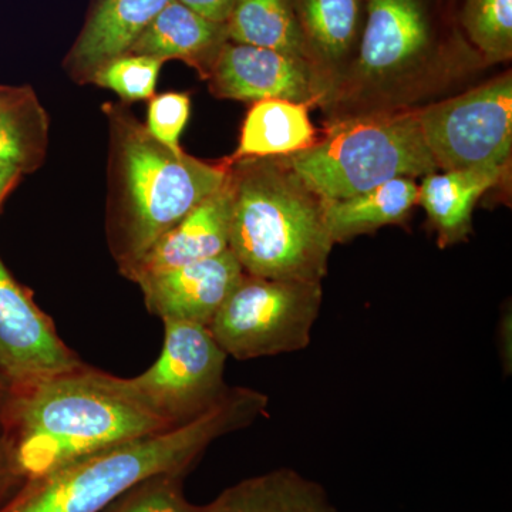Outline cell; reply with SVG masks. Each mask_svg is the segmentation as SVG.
Segmentation results:
<instances>
[{
	"label": "cell",
	"mask_w": 512,
	"mask_h": 512,
	"mask_svg": "<svg viewBox=\"0 0 512 512\" xmlns=\"http://www.w3.org/2000/svg\"><path fill=\"white\" fill-rule=\"evenodd\" d=\"M167 430L120 389L116 376L86 365L9 390L0 420V436L25 480Z\"/></svg>",
	"instance_id": "1"
},
{
	"label": "cell",
	"mask_w": 512,
	"mask_h": 512,
	"mask_svg": "<svg viewBox=\"0 0 512 512\" xmlns=\"http://www.w3.org/2000/svg\"><path fill=\"white\" fill-rule=\"evenodd\" d=\"M269 399L248 387H229L198 419L121 444L23 481L0 512H101L134 485L157 474H183L215 440L265 416Z\"/></svg>",
	"instance_id": "2"
},
{
	"label": "cell",
	"mask_w": 512,
	"mask_h": 512,
	"mask_svg": "<svg viewBox=\"0 0 512 512\" xmlns=\"http://www.w3.org/2000/svg\"><path fill=\"white\" fill-rule=\"evenodd\" d=\"M229 251L245 274L322 284L333 242L325 204L276 157L231 164Z\"/></svg>",
	"instance_id": "3"
},
{
	"label": "cell",
	"mask_w": 512,
	"mask_h": 512,
	"mask_svg": "<svg viewBox=\"0 0 512 512\" xmlns=\"http://www.w3.org/2000/svg\"><path fill=\"white\" fill-rule=\"evenodd\" d=\"M113 138L114 202L109 239L120 274L164 232L220 190L231 164L173 153L128 111L107 107Z\"/></svg>",
	"instance_id": "4"
},
{
	"label": "cell",
	"mask_w": 512,
	"mask_h": 512,
	"mask_svg": "<svg viewBox=\"0 0 512 512\" xmlns=\"http://www.w3.org/2000/svg\"><path fill=\"white\" fill-rule=\"evenodd\" d=\"M281 158L322 202L346 200L393 178L439 170L417 111L338 121L315 146Z\"/></svg>",
	"instance_id": "5"
},
{
	"label": "cell",
	"mask_w": 512,
	"mask_h": 512,
	"mask_svg": "<svg viewBox=\"0 0 512 512\" xmlns=\"http://www.w3.org/2000/svg\"><path fill=\"white\" fill-rule=\"evenodd\" d=\"M322 284L244 275L208 330L238 360L308 348L322 306Z\"/></svg>",
	"instance_id": "6"
},
{
	"label": "cell",
	"mask_w": 512,
	"mask_h": 512,
	"mask_svg": "<svg viewBox=\"0 0 512 512\" xmlns=\"http://www.w3.org/2000/svg\"><path fill=\"white\" fill-rule=\"evenodd\" d=\"M163 323L164 345L156 363L133 379L117 377V384L138 406L175 429L207 413L228 392V356L207 326Z\"/></svg>",
	"instance_id": "7"
},
{
	"label": "cell",
	"mask_w": 512,
	"mask_h": 512,
	"mask_svg": "<svg viewBox=\"0 0 512 512\" xmlns=\"http://www.w3.org/2000/svg\"><path fill=\"white\" fill-rule=\"evenodd\" d=\"M437 168L507 167L512 148L511 74L417 111Z\"/></svg>",
	"instance_id": "8"
},
{
	"label": "cell",
	"mask_w": 512,
	"mask_h": 512,
	"mask_svg": "<svg viewBox=\"0 0 512 512\" xmlns=\"http://www.w3.org/2000/svg\"><path fill=\"white\" fill-rule=\"evenodd\" d=\"M460 46L450 0H366L353 70L365 82L412 72Z\"/></svg>",
	"instance_id": "9"
},
{
	"label": "cell",
	"mask_w": 512,
	"mask_h": 512,
	"mask_svg": "<svg viewBox=\"0 0 512 512\" xmlns=\"http://www.w3.org/2000/svg\"><path fill=\"white\" fill-rule=\"evenodd\" d=\"M57 335L53 320L0 259V379L9 390L83 366Z\"/></svg>",
	"instance_id": "10"
},
{
	"label": "cell",
	"mask_w": 512,
	"mask_h": 512,
	"mask_svg": "<svg viewBox=\"0 0 512 512\" xmlns=\"http://www.w3.org/2000/svg\"><path fill=\"white\" fill-rule=\"evenodd\" d=\"M320 73L316 64L301 57L228 40L207 80L221 99L313 103L319 97Z\"/></svg>",
	"instance_id": "11"
},
{
	"label": "cell",
	"mask_w": 512,
	"mask_h": 512,
	"mask_svg": "<svg viewBox=\"0 0 512 512\" xmlns=\"http://www.w3.org/2000/svg\"><path fill=\"white\" fill-rule=\"evenodd\" d=\"M245 272L231 251L138 282L148 312L163 322L210 326Z\"/></svg>",
	"instance_id": "12"
},
{
	"label": "cell",
	"mask_w": 512,
	"mask_h": 512,
	"mask_svg": "<svg viewBox=\"0 0 512 512\" xmlns=\"http://www.w3.org/2000/svg\"><path fill=\"white\" fill-rule=\"evenodd\" d=\"M231 171L227 181L183 220L164 232L153 247L121 275L134 284L165 271L214 258L229 249L232 214Z\"/></svg>",
	"instance_id": "13"
},
{
	"label": "cell",
	"mask_w": 512,
	"mask_h": 512,
	"mask_svg": "<svg viewBox=\"0 0 512 512\" xmlns=\"http://www.w3.org/2000/svg\"><path fill=\"white\" fill-rule=\"evenodd\" d=\"M171 0H96L67 56L73 79L87 83L101 64L127 53Z\"/></svg>",
	"instance_id": "14"
},
{
	"label": "cell",
	"mask_w": 512,
	"mask_h": 512,
	"mask_svg": "<svg viewBox=\"0 0 512 512\" xmlns=\"http://www.w3.org/2000/svg\"><path fill=\"white\" fill-rule=\"evenodd\" d=\"M227 42L225 23L212 22L178 0H171L127 53L154 57L164 63L181 60L207 80Z\"/></svg>",
	"instance_id": "15"
},
{
	"label": "cell",
	"mask_w": 512,
	"mask_h": 512,
	"mask_svg": "<svg viewBox=\"0 0 512 512\" xmlns=\"http://www.w3.org/2000/svg\"><path fill=\"white\" fill-rule=\"evenodd\" d=\"M195 512H338L316 481L292 468L247 478Z\"/></svg>",
	"instance_id": "16"
},
{
	"label": "cell",
	"mask_w": 512,
	"mask_h": 512,
	"mask_svg": "<svg viewBox=\"0 0 512 512\" xmlns=\"http://www.w3.org/2000/svg\"><path fill=\"white\" fill-rule=\"evenodd\" d=\"M308 103L289 100L256 101L242 124L237 151L228 163L245 158L288 157L318 143V133L309 119Z\"/></svg>",
	"instance_id": "17"
},
{
	"label": "cell",
	"mask_w": 512,
	"mask_h": 512,
	"mask_svg": "<svg viewBox=\"0 0 512 512\" xmlns=\"http://www.w3.org/2000/svg\"><path fill=\"white\" fill-rule=\"evenodd\" d=\"M505 170L507 167L466 168L424 177L417 202L436 225L441 241L451 244L470 231L478 198L500 183Z\"/></svg>",
	"instance_id": "18"
},
{
	"label": "cell",
	"mask_w": 512,
	"mask_h": 512,
	"mask_svg": "<svg viewBox=\"0 0 512 512\" xmlns=\"http://www.w3.org/2000/svg\"><path fill=\"white\" fill-rule=\"evenodd\" d=\"M296 18L320 70H335L355 55L366 0H292Z\"/></svg>",
	"instance_id": "19"
},
{
	"label": "cell",
	"mask_w": 512,
	"mask_h": 512,
	"mask_svg": "<svg viewBox=\"0 0 512 512\" xmlns=\"http://www.w3.org/2000/svg\"><path fill=\"white\" fill-rule=\"evenodd\" d=\"M419 200L413 178H393L346 200L323 202L333 242L345 241L383 225L403 221Z\"/></svg>",
	"instance_id": "20"
},
{
	"label": "cell",
	"mask_w": 512,
	"mask_h": 512,
	"mask_svg": "<svg viewBox=\"0 0 512 512\" xmlns=\"http://www.w3.org/2000/svg\"><path fill=\"white\" fill-rule=\"evenodd\" d=\"M225 26L229 42L278 50L318 66L292 0H234Z\"/></svg>",
	"instance_id": "21"
},
{
	"label": "cell",
	"mask_w": 512,
	"mask_h": 512,
	"mask_svg": "<svg viewBox=\"0 0 512 512\" xmlns=\"http://www.w3.org/2000/svg\"><path fill=\"white\" fill-rule=\"evenodd\" d=\"M49 144V117L29 87L0 86V163L36 170Z\"/></svg>",
	"instance_id": "22"
},
{
	"label": "cell",
	"mask_w": 512,
	"mask_h": 512,
	"mask_svg": "<svg viewBox=\"0 0 512 512\" xmlns=\"http://www.w3.org/2000/svg\"><path fill=\"white\" fill-rule=\"evenodd\" d=\"M458 25L471 46L488 62L512 56V0H464Z\"/></svg>",
	"instance_id": "23"
},
{
	"label": "cell",
	"mask_w": 512,
	"mask_h": 512,
	"mask_svg": "<svg viewBox=\"0 0 512 512\" xmlns=\"http://www.w3.org/2000/svg\"><path fill=\"white\" fill-rule=\"evenodd\" d=\"M163 64L154 57L124 53L101 64L87 83L111 90L126 103L150 100L156 96L157 80Z\"/></svg>",
	"instance_id": "24"
},
{
	"label": "cell",
	"mask_w": 512,
	"mask_h": 512,
	"mask_svg": "<svg viewBox=\"0 0 512 512\" xmlns=\"http://www.w3.org/2000/svg\"><path fill=\"white\" fill-rule=\"evenodd\" d=\"M183 474H157L131 487L101 512H195L183 491Z\"/></svg>",
	"instance_id": "25"
},
{
	"label": "cell",
	"mask_w": 512,
	"mask_h": 512,
	"mask_svg": "<svg viewBox=\"0 0 512 512\" xmlns=\"http://www.w3.org/2000/svg\"><path fill=\"white\" fill-rule=\"evenodd\" d=\"M191 113L190 94L164 93L148 100L146 126L150 136L173 153H183L180 137Z\"/></svg>",
	"instance_id": "26"
},
{
	"label": "cell",
	"mask_w": 512,
	"mask_h": 512,
	"mask_svg": "<svg viewBox=\"0 0 512 512\" xmlns=\"http://www.w3.org/2000/svg\"><path fill=\"white\" fill-rule=\"evenodd\" d=\"M25 478L20 474L18 466H16L15 456H13L12 448L8 441L0 436V504L15 493L23 484Z\"/></svg>",
	"instance_id": "27"
},
{
	"label": "cell",
	"mask_w": 512,
	"mask_h": 512,
	"mask_svg": "<svg viewBox=\"0 0 512 512\" xmlns=\"http://www.w3.org/2000/svg\"><path fill=\"white\" fill-rule=\"evenodd\" d=\"M198 15L217 23H227L234 0H178Z\"/></svg>",
	"instance_id": "28"
},
{
	"label": "cell",
	"mask_w": 512,
	"mask_h": 512,
	"mask_svg": "<svg viewBox=\"0 0 512 512\" xmlns=\"http://www.w3.org/2000/svg\"><path fill=\"white\" fill-rule=\"evenodd\" d=\"M23 171L20 170L18 165L10 163H0V205L5 200L6 195L13 190Z\"/></svg>",
	"instance_id": "29"
},
{
	"label": "cell",
	"mask_w": 512,
	"mask_h": 512,
	"mask_svg": "<svg viewBox=\"0 0 512 512\" xmlns=\"http://www.w3.org/2000/svg\"><path fill=\"white\" fill-rule=\"evenodd\" d=\"M8 396L9 387L0 379V420H2L3 410H5V404L8 402Z\"/></svg>",
	"instance_id": "30"
}]
</instances>
